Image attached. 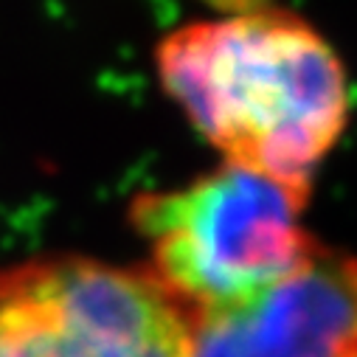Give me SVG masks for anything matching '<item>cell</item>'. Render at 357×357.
<instances>
[{"label":"cell","mask_w":357,"mask_h":357,"mask_svg":"<svg viewBox=\"0 0 357 357\" xmlns=\"http://www.w3.org/2000/svg\"><path fill=\"white\" fill-rule=\"evenodd\" d=\"M192 324L146 267L48 253L0 271V357H189Z\"/></svg>","instance_id":"3957f363"},{"label":"cell","mask_w":357,"mask_h":357,"mask_svg":"<svg viewBox=\"0 0 357 357\" xmlns=\"http://www.w3.org/2000/svg\"><path fill=\"white\" fill-rule=\"evenodd\" d=\"M189 357H357V256L315 242L253 298L195 312Z\"/></svg>","instance_id":"277c9868"},{"label":"cell","mask_w":357,"mask_h":357,"mask_svg":"<svg viewBox=\"0 0 357 357\" xmlns=\"http://www.w3.org/2000/svg\"><path fill=\"white\" fill-rule=\"evenodd\" d=\"M155 62L166 93L225 163L310 195L349 119L343 65L315 29L248 9L174 29Z\"/></svg>","instance_id":"6da1fadb"},{"label":"cell","mask_w":357,"mask_h":357,"mask_svg":"<svg viewBox=\"0 0 357 357\" xmlns=\"http://www.w3.org/2000/svg\"><path fill=\"white\" fill-rule=\"evenodd\" d=\"M307 195L253 169L222 163L197 181L144 192L130 225L149 250L146 271L192 312L222 310L284 279L315 248Z\"/></svg>","instance_id":"7a4b0ae2"}]
</instances>
